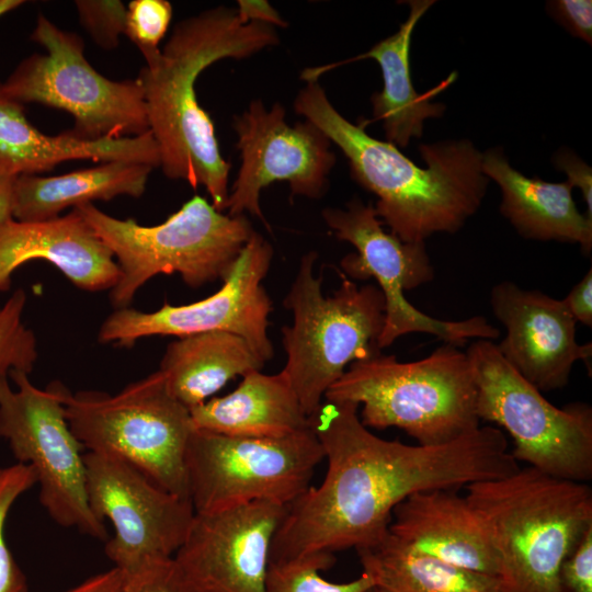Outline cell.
<instances>
[{
	"label": "cell",
	"instance_id": "2",
	"mask_svg": "<svg viewBox=\"0 0 592 592\" xmlns=\"http://www.w3.org/2000/svg\"><path fill=\"white\" fill-rule=\"evenodd\" d=\"M278 42L274 26L247 23L236 9L220 5L178 22L159 57L136 78L164 175L204 186L219 212L229 196L230 163L221 157L195 82L218 60L248 58Z\"/></svg>",
	"mask_w": 592,
	"mask_h": 592
},
{
	"label": "cell",
	"instance_id": "22",
	"mask_svg": "<svg viewBox=\"0 0 592 592\" xmlns=\"http://www.w3.org/2000/svg\"><path fill=\"white\" fill-rule=\"evenodd\" d=\"M194 430L230 436L277 437L310 426L286 376L253 371L230 394L190 409Z\"/></svg>",
	"mask_w": 592,
	"mask_h": 592
},
{
	"label": "cell",
	"instance_id": "25",
	"mask_svg": "<svg viewBox=\"0 0 592 592\" xmlns=\"http://www.w3.org/2000/svg\"><path fill=\"white\" fill-rule=\"evenodd\" d=\"M264 364L243 338L212 331L172 341L159 371L170 394L191 409L205 402L230 379L261 371Z\"/></svg>",
	"mask_w": 592,
	"mask_h": 592
},
{
	"label": "cell",
	"instance_id": "1",
	"mask_svg": "<svg viewBox=\"0 0 592 592\" xmlns=\"http://www.w3.org/2000/svg\"><path fill=\"white\" fill-rule=\"evenodd\" d=\"M294 110L316 125L348 159L352 178L376 195L379 220L405 242L424 243L437 232L458 231L480 207L489 179L482 153L468 140L419 146L420 168L397 146L351 123L329 101L318 79L306 80Z\"/></svg>",
	"mask_w": 592,
	"mask_h": 592
},
{
	"label": "cell",
	"instance_id": "34",
	"mask_svg": "<svg viewBox=\"0 0 592 592\" xmlns=\"http://www.w3.org/2000/svg\"><path fill=\"white\" fill-rule=\"evenodd\" d=\"M550 12L571 34L591 44L592 1L557 0L548 4Z\"/></svg>",
	"mask_w": 592,
	"mask_h": 592
},
{
	"label": "cell",
	"instance_id": "13",
	"mask_svg": "<svg viewBox=\"0 0 592 592\" xmlns=\"http://www.w3.org/2000/svg\"><path fill=\"white\" fill-rule=\"evenodd\" d=\"M272 257L271 244L253 231L216 293L186 305L166 303L155 311L118 308L102 322L98 339L101 343L129 348L151 335L182 338L226 331L243 338L266 362L274 355L267 334L272 301L262 281Z\"/></svg>",
	"mask_w": 592,
	"mask_h": 592
},
{
	"label": "cell",
	"instance_id": "29",
	"mask_svg": "<svg viewBox=\"0 0 592 592\" xmlns=\"http://www.w3.org/2000/svg\"><path fill=\"white\" fill-rule=\"evenodd\" d=\"M36 483L30 465L0 467V592H27L26 578L5 540V523L14 502Z\"/></svg>",
	"mask_w": 592,
	"mask_h": 592
},
{
	"label": "cell",
	"instance_id": "14",
	"mask_svg": "<svg viewBox=\"0 0 592 592\" xmlns=\"http://www.w3.org/2000/svg\"><path fill=\"white\" fill-rule=\"evenodd\" d=\"M87 494L94 516L113 525L105 554L129 572L155 560L173 558L194 517L190 500L162 489L117 456L84 453Z\"/></svg>",
	"mask_w": 592,
	"mask_h": 592
},
{
	"label": "cell",
	"instance_id": "27",
	"mask_svg": "<svg viewBox=\"0 0 592 592\" xmlns=\"http://www.w3.org/2000/svg\"><path fill=\"white\" fill-rule=\"evenodd\" d=\"M335 562L333 554H310L282 562H270L266 592H367L375 583L366 573L349 582H331L320 576Z\"/></svg>",
	"mask_w": 592,
	"mask_h": 592
},
{
	"label": "cell",
	"instance_id": "31",
	"mask_svg": "<svg viewBox=\"0 0 592 592\" xmlns=\"http://www.w3.org/2000/svg\"><path fill=\"white\" fill-rule=\"evenodd\" d=\"M81 25L104 49H114L125 31L126 5L119 0H77Z\"/></svg>",
	"mask_w": 592,
	"mask_h": 592
},
{
	"label": "cell",
	"instance_id": "17",
	"mask_svg": "<svg viewBox=\"0 0 592 592\" xmlns=\"http://www.w3.org/2000/svg\"><path fill=\"white\" fill-rule=\"evenodd\" d=\"M490 306L505 328L498 350L539 391L565 387L578 361L591 375L592 344L577 342V321L562 299L503 281L492 287Z\"/></svg>",
	"mask_w": 592,
	"mask_h": 592
},
{
	"label": "cell",
	"instance_id": "30",
	"mask_svg": "<svg viewBox=\"0 0 592 592\" xmlns=\"http://www.w3.org/2000/svg\"><path fill=\"white\" fill-rule=\"evenodd\" d=\"M172 15V4L167 0H133L127 4L124 35L139 49L146 65L159 57V44Z\"/></svg>",
	"mask_w": 592,
	"mask_h": 592
},
{
	"label": "cell",
	"instance_id": "40",
	"mask_svg": "<svg viewBox=\"0 0 592 592\" xmlns=\"http://www.w3.org/2000/svg\"><path fill=\"white\" fill-rule=\"evenodd\" d=\"M23 0H0V18L24 4Z\"/></svg>",
	"mask_w": 592,
	"mask_h": 592
},
{
	"label": "cell",
	"instance_id": "12",
	"mask_svg": "<svg viewBox=\"0 0 592 592\" xmlns=\"http://www.w3.org/2000/svg\"><path fill=\"white\" fill-rule=\"evenodd\" d=\"M322 218L339 240L351 243L356 250L341 260L342 274L352 281L373 277L384 295L380 350L402 335L417 332L434 335L458 348L470 339L493 341L499 338V329L482 316L459 321L441 320L417 309L406 298L405 292L433 280L434 267L425 243L405 242L385 231L372 203L353 198L345 209H323Z\"/></svg>",
	"mask_w": 592,
	"mask_h": 592
},
{
	"label": "cell",
	"instance_id": "4",
	"mask_svg": "<svg viewBox=\"0 0 592 592\" xmlns=\"http://www.w3.org/2000/svg\"><path fill=\"white\" fill-rule=\"evenodd\" d=\"M325 399L362 405L366 428H398L420 445L445 444L480 426L471 363L448 343L413 362L382 353L354 362Z\"/></svg>",
	"mask_w": 592,
	"mask_h": 592
},
{
	"label": "cell",
	"instance_id": "9",
	"mask_svg": "<svg viewBox=\"0 0 592 592\" xmlns=\"http://www.w3.org/2000/svg\"><path fill=\"white\" fill-rule=\"evenodd\" d=\"M31 41L45 54L24 58L2 82L11 99L69 113L81 139L132 137L149 130L146 104L137 80L114 81L98 72L84 56L81 37L56 26L39 13Z\"/></svg>",
	"mask_w": 592,
	"mask_h": 592
},
{
	"label": "cell",
	"instance_id": "32",
	"mask_svg": "<svg viewBox=\"0 0 592 592\" xmlns=\"http://www.w3.org/2000/svg\"><path fill=\"white\" fill-rule=\"evenodd\" d=\"M124 573L126 592H195L173 558L150 561Z\"/></svg>",
	"mask_w": 592,
	"mask_h": 592
},
{
	"label": "cell",
	"instance_id": "20",
	"mask_svg": "<svg viewBox=\"0 0 592 592\" xmlns=\"http://www.w3.org/2000/svg\"><path fill=\"white\" fill-rule=\"evenodd\" d=\"M77 159L138 161L155 168L160 164L159 150L149 130L98 140L77 138L69 132L42 133L27 121L23 104L7 95L0 82V171L12 177L38 174Z\"/></svg>",
	"mask_w": 592,
	"mask_h": 592
},
{
	"label": "cell",
	"instance_id": "5",
	"mask_svg": "<svg viewBox=\"0 0 592 592\" xmlns=\"http://www.w3.org/2000/svg\"><path fill=\"white\" fill-rule=\"evenodd\" d=\"M75 209L118 264L121 276L110 293L116 309L128 307L139 288L158 274L179 273L194 288L223 281L254 231L244 215L224 214L200 195L153 226L115 218L91 203Z\"/></svg>",
	"mask_w": 592,
	"mask_h": 592
},
{
	"label": "cell",
	"instance_id": "36",
	"mask_svg": "<svg viewBox=\"0 0 592 592\" xmlns=\"http://www.w3.org/2000/svg\"><path fill=\"white\" fill-rule=\"evenodd\" d=\"M562 300L577 322L592 326V269Z\"/></svg>",
	"mask_w": 592,
	"mask_h": 592
},
{
	"label": "cell",
	"instance_id": "23",
	"mask_svg": "<svg viewBox=\"0 0 592 592\" xmlns=\"http://www.w3.org/2000/svg\"><path fill=\"white\" fill-rule=\"evenodd\" d=\"M408 3L410 12L399 30L358 56L376 60L382 69L383 89L371 98L372 121L382 122L387 141L399 147H407L411 138L422 136L425 119L443 115L445 106L432 103L431 99L457 77L453 72L425 93L414 89L409 62L411 37L417 23L434 1L413 0Z\"/></svg>",
	"mask_w": 592,
	"mask_h": 592
},
{
	"label": "cell",
	"instance_id": "33",
	"mask_svg": "<svg viewBox=\"0 0 592 592\" xmlns=\"http://www.w3.org/2000/svg\"><path fill=\"white\" fill-rule=\"evenodd\" d=\"M562 592H592V528L560 568Z\"/></svg>",
	"mask_w": 592,
	"mask_h": 592
},
{
	"label": "cell",
	"instance_id": "18",
	"mask_svg": "<svg viewBox=\"0 0 592 592\" xmlns=\"http://www.w3.org/2000/svg\"><path fill=\"white\" fill-rule=\"evenodd\" d=\"M33 260L52 263L89 292L112 289L121 276L112 252L75 208L46 220L0 224V291H8L13 272Z\"/></svg>",
	"mask_w": 592,
	"mask_h": 592
},
{
	"label": "cell",
	"instance_id": "6",
	"mask_svg": "<svg viewBox=\"0 0 592 592\" xmlns=\"http://www.w3.org/2000/svg\"><path fill=\"white\" fill-rule=\"evenodd\" d=\"M317 253L301 260L283 305L293 323L282 328L286 363L282 369L307 417L322 403L327 390L352 363L380 354L385 298L374 284L358 286L342 273L339 288L322 292L315 275Z\"/></svg>",
	"mask_w": 592,
	"mask_h": 592
},
{
	"label": "cell",
	"instance_id": "26",
	"mask_svg": "<svg viewBox=\"0 0 592 592\" xmlns=\"http://www.w3.org/2000/svg\"><path fill=\"white\" fill-rule=\"evenodd\" d=\"M363 572L382 592H500L498 578L464 570L417 553L389 532L356 549Z\"/></svg>",
	"mask_w": 592,
	"mask_h": 592
},
{
	"label": "cell",
	"instance_id": "24",
	"mask_svg": "<svg viewBox=\"0 0 592 592\" xmlns=\"http://www.w3.org/2000/svg\"><path fill=\"white\" fill-rule=\"evenodd\" d=\"M153 168L138 161L113 160L60 175H19L13 184L12 217L39 221L94 201H110L119 195L140 197Z\"/></svg>",
	"mask_w": 592,
	"mask_h": 592
},
{
	"label": "cell",
	"instance_id": "38",
	"mask_svg": "<svg viewBox=\"0 0 592 592\" xmlns=\"http://www.w3.org/2000/svg\"><path fill=\"white\" fill-rule=\"evenodd\" d=\"M66 592H126L125 573L121 569L113 567L87 579Z\"/></svg>",
	"mask_w": 592,
	"mask_h": 592
},
{
	"label": "cell",
	"instance_id": "21",
	"mask_svg": "<svg viewBox=\"0 0 592 592\" xmlns=\"http://www.w3.org/2000/svg\"><path fill=\"white\" fill-rule=\"evenodd\" d=\"M483 174L501 189V214L528 239L577 243L589 255L592 218L579 212L569 182L527 178L513 169L501 149L482 153Z\"/></svg>",
	"mask_w": 592,
	"mask_h": 592
},
{
	"label": "cell",
	"instance_id": "41",
	"mask_svg": "<svg viewBox=\"0 0 592 592\" xmlns=\"http://www.w3.org/2000/svg\"><path fill=\"white\" fill-rule=\"evenodd\" d=\"M367 592H382L377 587H373L372 589H369Z\"/></svg>",
	"mask_w": 592,
	"mask_h": 592
},
{
	"label": "cell",
	"instance_id": "28",
	"mask_svg": "<svg viewBox=\"0 0 592 592\" xmlns=\"http://www.w3.org/2000/svg\"><path fill=\"white\" fill-rule=\"evenodd\" d=\"M26 305L24 289L18 288L0 307V378L11 372L30 374L37 361V342L23 322Z\"/></svg>",
	"mask_w": 592,
	"mask_h": 592
},
{
	"label": "cell",
	"instance_id": "7",
	"mask_svg": "<svg viewBox=\"0 0 592 592\" xmlns=\"http://www.w3.org/2000/svg\"><path fill=\"white\" fill-rule=\"evenodd\" d=\"M68 424L88 452L130 463L162 489L190 500L185 455L194 431L190 409L169 391L158 369L115 395L64 396Z\"/></svg>",
	"mask_w": 592,
	"mask_h": 592
},
{
	"label": "cell",
	"instance_id": "15",
	"mask_svg": "<svg viewBox=\"0 0 592 592\" xmlns=\"http://www.w3.org/2000/svg\"><path fill=\"white\" fill-rule=\"evenodd\" d=\"M241 163L226 204L229 216L244 213L265 223L260 206L261 191L274 182H287L292 195L320 198L328 189L335 163L331 141L309 121L289 125L285 109L261 100L234 117Z\"/></svg>",
	"mask_w": 592,
	"mask_h": 592
},
{
	"label": "cell",
	"instance_id": "3",
	"mask_svg": "<svg viewBox=\"0 0 592 592\" xmlns=\"http://www.w3.org/2000/svg\"><path fill=\"white\" fill-rule=\"evenodd\" d=\"M497 554L500 592H562L560 568L592 528V489L520 467L465 487Z\"/></svg>",
	"mask_w": 592,
	"mask_h": 592
},
{
	"label": "cell",
	"instance_id": "16",
	"mask_svg": "<svg viewBox=\"0 0 592 592\" xmlns=\"http://www.w3.org/2000/svg\"><path fill=\"white\" fill-rule=\"evenodd\" d=\"M286 505L253 501L195 513L173 559L195 592H266L271 547Z\"/></svg>",
	"mask_w": 592,
	"mask_h": 592
},
{
	"label": "cell",
	"instance_id": "11",
	"mask_svg": "<svg viewBox=\"0 0 592 592\" xmlns=\"http://www.w3.org/2000/svg\"><path fill=\"white\" fill-rule=\"evenodd\" d=\"M10 376L15 388L0 378V437L18 463L34 469L39 502L56 523L106 542L104 523L88 501L83 446L66 419L67 388L59 382L38 388L24 372Z\"/></svg>",
	"mask_w": 592,
	"mask_h": 592
},
{
	"label": "cell",
	"instance_id": "10",
	"mask_svg": "<svg viewBox=\"0 0 592 592\" xmlns=\"http://www.w3.org/2000/svg\"><path fill=\"white\" fill-rule=\"evenodd\" d=\"M325 458L311 426L277 437L230 436L194 430L185 466L195 513L253 501L288 505Z\"/></svg>",
	"mask_w": 592,
	"mask_h": 592
},
{
	"label": "cell",
	"instance_id": "39",
	"mask_svg": "<svg viewBox=\"0 0 592 592\" xmlns=\"http://www.w3.org/2000/svg\"><path fill=\"white\" fill-rule=\"evenodd\" d=\"M15 178L0 171V224L13 218V184Z\"/></svg>",
	"mask_w": 592,
	"mask_h": 592
},
{
	"label": "cell",
	"instance_id": "37",
	"mask_svg": "<svg viewBox=\"0 0 592 592\" xmlns=\"http://www.w3.org/2000/svg\"><path fill=\"white\" fill-rule=\"evenodd\" d=\"M237 12L244 22L264 23L272 26H286L287 23L267 1L239 0Z\"/></svg>",
	"mask_w": 592,
	"mask_h": 592
},
{
	"label": "cell",
	"instance_id": "8",
	"mask_svg": "<svg viewBox=\"0 0 592 592\" xmlns=\"http://www.w3.org/2000/svg\"><path fill=\"white\" fill-rule=\"evenodd\" d=\"M466 354L477 386L478 418L510 434L515 460L553 477L590 481L591 406H554L504 360L493 341L475 340Z\"/></svg>",
	"mask_w": 592,
	"mask_h": 592
},
{
	"label": "cell",
	"instance_id": "19",
	"mask_svg": "<svg viewBox=\"0 0 592 592\" xmlns=\"http://www.w3.org/2000/svg\"><path fill=\"white\" fill-rule=\"evenodd\" d=\"M388 532L408 548L451 566L498 578L489 535L466 496L457 490L417 492L392 511Z\"/></svg>",
	"mask_w": 592,
	"mask_h": 592
},
{
	"label": "cell",
	"instance_id": "35",
	"mask_svg": "<svg viewBox=\"0 0 592 592\" xmlns=\"http://www.w3.org/2000/svg\"><path fill=\"white\" fill-rule=\"evenodd\" d=\"M554 163L557 169L567 174V182L572 187L580 189L587 205L585 215L592 218V170L590 166L569 150L557 152L554 157Z\"/></svg>",
	"mask_w": 592,
	"mask_h": 592
}]
</instances>
